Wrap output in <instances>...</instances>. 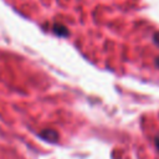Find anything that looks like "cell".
Instances as JSON below:
<instances>
[{"label": "cell", "instance_id": "obj_2", "mask_svg": "<svg viewBox=\"0 0 159 159\" xmlns=\"http://www.w3.org/2000/svg\"><path fill=\"white\" fill-rule=\"evenodd\" d=\"M53 31H55L58 36H67V34H68L67 29H66V27H63L62 25H55Z\"/></svg>", "mask_w": 159, "mask_h": 159}, {"label": "cell", "instance_id": "obj_1", "mask_svg": "<svg viewBox=\"0 0 159 159\" xmlns=\"http://www.w3.org/2000/svg\"><path fill=\"white\" fill-rule=\"evenodd\" d=\"M40 137L42 139H45L46 142H51V143H55L58 140V134L56 130L53 129H45L40 133Z\"/></svg>", "mask_w": 159, "mask_h": 159}, {"label": "cell", "instance_id": "obj_3", "mask_svg": "<svg viewBox=\"0 0 159 159\" xmlns=\"http://www.w3.org/2000/svg\"><path fill=\"white\" fill-rule=\"evenodd\" d=\"M154 41H155L157 45H159V32L155 34V36H154Z\"/></svg>", "mask_w": 159, "mask_h": 159}, {"label": "cell", "instance_id": "obj_4", "mask_svg": "<svg viewBox=\"0 0 159 159\" xmlns=\"http://www.w3.org/2000/svg\"><path fill=\"white\" fill-rule=\"evenodd\" d=\"M157 65H158V67H159V60H157Z\"/></svg>", "mask_w": 159, "mask_h": 159}]
</instances>
